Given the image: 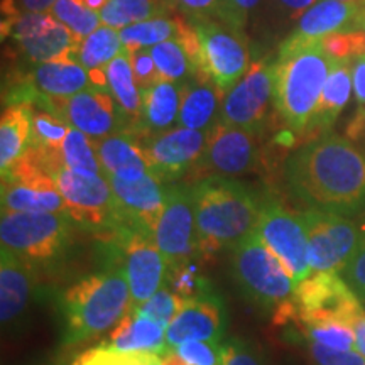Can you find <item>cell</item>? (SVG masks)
Returning a JSON list of instances; mask_svg holds the SVG:
<instances>
[{
	"mask_svg": "<svg viewBox=\"0 0 365 365\" xmlns=\"http://www.w3.org/2000/svg\"><path fill=\"white\" fill-rule=\"evenodd\" d=\"M56 2L58 0H19V4H16V6L26 14H46L51 12Z\"/></svg>",
	"mask_w": 365,
	"mask_h": 365,
	"instance_id": "db71d44e",
	"label": "cell"
},
{
	"mask_svg": "<svg viewBox=\"0 0 365 365\" xmlns=\"http://www.w3.org/2000/svg\"><path fill=\"white\" fill-rule=\"evenodd\" d=\"M365 2H341V0H319L299 17L296 33L307 38H323L333 33L359 31V21Z\"/></svg>",
	"mask_w": 365,
	"mask_h": 365,
	"instance_id": "d4e9b609",
	"label": "cell"
},
{
	"mask_svg": "<svg viewBox=\"0 0 365 365\" xmlns=\"http://www.w3.org/2000/svg\"><path fill=\"white\" fill-rule=\"evenodd\" d=\"M34 287V264L11 250H0V319L12 325L24 314Z\"/></svg>",
	"mask_w": 365,
	"mask_h": 365,
	"instance_id": "7402d4cb",
	"label": "cell"
},
{
	"mask_svg": "<svg viewBox=\"0 0 365 365\" xmlns=\"http://www.w3.org/2000/svg\"><path fill=\"white\" fill-rule=\"evenodd\" d=\"M352 80L357 103L365 108V54L355 58L352 61Z\"/></svg>",
	"mask_w": 365,
	"mask_h": 365,
	"instance_id": "816d5d0a",
	"label": "cell"
},
{
	"mask_svg": "<svg viewBox=\"0 0 365 365\" xmlns=\"http://www.w3.org/2000/svg\"><path fill=\"white\" fill-rule=\"evenodd\" d=\"M198 255L234 249L255 232L264 202L230 178L210 176L193 185Z\"/></svg>",
	"mask_w": 365,
	"mask_h": 365,
	"instance_id": "3957f363",
	"label": "cell"
},
{
	"mask_svg": "<svg viewBox=\"0 0 365 365\" xmlns=\"http://www.w3.org/2000/svg\"><path fill=\"white\" fill-rule=\"evenodd\" d=\"M107 180L115 195L120 227L154 237L166 203V188L163 181L153 175H145L137 181H124L117 176H107Z\"/></svg>",
	"mask_w": 365,
	"mask_h": 365,
	"instance_id": "d6986e66",
	"label": "cell"
},
{
	"mask_svg": "<svg viewBox=\"0 0 365 365\" xmlns=\"http://www.w3.org/2000/svg\"><path fill=\"white\" fill-rule=\"evenodd\" d=\"M181 105V83L159 80L143 90V110L135 134L148 137L170 130L178 122Z\"/></svg>",
	"mask_w": 365,
	"mask_h": 365,
	"instance_id": "4316f807",
	"label": "cell"
},
{
	"mask_svg": "<svg viewBox=\"0 0 365 365\" xmlns=\"http://www.w3.org/2000/svg\"><path fill=\"white\" fill-rule=\"evenodd\" d=\"M294 307L301 327L318 323H344L349 325L364 312V304L335 272H312L294 287Z\"/></svg>",
	"mask_w": 365,
	"mask_h": 365,
	"instance_id": "ba28073f",
	"label": "cell"
},
{
	"mask_svg": "<svg viewBox=\"0 0 365 365\" xmlns=\"http://www.w3.org/2000/svg\"><path fill=\"white\" fill-rule=\"evenodd\" d=\"M286 181L312 208L354 215L365 208V153L345 137L325 135L289 158Z\"/></svg>",
	"mask_w": 365,
	"mask_h": 365,
	"instance_id": "6da1fadb",
	"label": "cell"
},
{
	"mask_svg": "<svg viewBox=\"0 0 365 365\" xmlns=\"http://www.w3.org/2000/svg\"><path fill=\"white\" fill-rule=\"evenodd\" d=\"M71 217L68 213L2 212L0 244L31 264H46L68 247Z\"/></svg>",
	"mask_w": 365,
	"mask_h": 365,
	"instance_id": "52a82bcc",
	"label": "cell"
},
{
	"mask_svg": "<svg viewBox=\"0 0 365 365\" xmlns=\"http://www.w3.org/2000/svg\"><path fill=\"white\" fill-rule=\"evenodd\" d=\"M173 293L185 299H195L200 296L210 294V282L200 274L198 267L190 264V261L168 267L166 282H164Z\"/></svg>",
	"mask_w": 365,
	"mask_h": 365,
	"instance_id": "f35d334b",
	"label": "cell"
},
{
	"mask_svg": "<svg viewBox=\"0 0 365 365\" xmlns=\"http://www.w3.org/2000/svg\"><path fill=\"white\" fill-rule=\"evenodd\" d=\"M108 346L124 352H149L164 355L170 350L166 328L156 319L145 317L137 308H130L117 323L107 341Z\"/></svg>",
	"mask_w": 365,
	"mask_h": 365,
	"instance_id": "cb8c5ba5",
	"label": "cell"
},
{
	"mask_svg": "<svg viewBox=\"0 0 365 365\" xmlns=\"http://www.w3.org/2000/svg\"><path fill=\"white\" fill-rule=\"evenodd\" d=\"M360 301H362V304H364V308H365V298H364V299H360Z\"/></svg>",
	"mask_w": 365,
	"mask_h": 365,
	"instance_id": "6125c7cd",
	"label": "cell"
},
{
	"mask_svg": "<svg viewBox=\"0 0 365 365\" xmlns=\"http://www.w3.org/2000/svg\"><path fill=\"white\" fill-rule=\"evenodd\" d=\"M59 304L65 344L76 345L97 339L125 317L132 308L130 287L120 269H107L68 287Z\"/></svg>",
	"mask_w": 365,
	"mask_h": 365,
	"instance_id": "277c9868",
	"label": "cell"
},
{
	"mask_svg": "<svg viewBox=\"0 0 365 365\" xmlns=\"http://www.w3.org/2000/svg\"><path fill=\"white\" fill-rule=\"evenodd\" d=\"M161 365H188V364H186L181 355L176 352V349H170L161 359Z\"/></svg>",
	"mask_w": 365,
	"mask_h": 365,
	"instance_id": "9f6ffc18",
	"label": "cell"
},
{
	"mask_svg": "<svg viewBox=\"0 0 365 365\" xmlns=\"http://www.w3.org/2000/svg\"><path fill=\"white\" fill-rule=\"evenodd\" d=\"M54 180L71 220L102 235L120 227L115 195L107 176H83L63 166Z\"/></svg>",
	"mask_w": 365,
	"mask_h": 365,
	"instance_id": "30bf717a",
	"label": "cell"
},
{
	"mask_svg": "<svg viewBox=\"0 0 365 365\" xmlns=\"http://www.w3.org/2000/svg\"><path fill=\"white\" fill-rule=\"evenodd\" d=\"M276 2L282 11L289 14L291 19H296V17L303 16L309 7H313L319 0H276Z\"/></svg>",
	"mask_w": 365,
	"mask_h": 365,
	"instance_id": "f5cc1de1",
	"label": "cell"
},
{
	"mask_svg": "<svg viewBox=\"0 0 365 365\" xmlns=\"http://www.w3.org/2000/svg\"><path fill=\"white\" fill-rule=\"evenodd\" d=\"M308 340L333 350H355V333L352 327L344 323H318V325L304 327Z\"/></svg>",
	"mask_w": 365,
	"mask_h": 365,
	"instance_id": "b9f144b4",
	"label": "cell"
},
{
	"mask_svg": "<svg viewBox=\"0 0 365 365\" xmlns=\"http://www.w3.org/2000/svg\"><path fill=\"white\" fill-rule=\"evenodd\" d=\"M170 11L173 7L168 0H110L100 12V19L105 26L120 31L137 22L163 17Z\"/></svg>",
	"mask_w": 365,
	"mask_h": 365,
	"instance_id": "1f68e13d",
	"label": "cell"
},
{
	"mask_svg": "<svg viewBox=\"0 0 365 365\" xmlns=\"http://www.w3.org/2000/svg\"><path fill=\"white\" fill-rule=\"evenodd\" d=\"M29 81L39 97L51 98L71 97L93 86L90 71L76 58L41 63L29 75Z\"/></svg>",
	"mask_w": 365,
	"mask_h": 365,
	"instance_id": "484cf974",
	"label": "cell"
},
{
	"mask_svg": "<svg viewBox=\"0 0 365 365\" xmlns=\"http://www.w3.org/2000/svg\"><path fill=\"white\" fill-rule=\"evenodd\" d=\"M63 164L73 173L83 176H105L93 139L78 129L70 127L68 137L61 148Z\"/></svg>",
	"mask_w": 365,
	"mask_h": 365,
	"instance_id": "836d02e7",
	"label": "cell"
},
{
	"mask_svg": "<svg viewBox=\"0 0 365 365\" xmlns=\"http://www.w3.org/2000/svg\"><path fill=\"white\" fill-rule=\"evenodd\" d=\"M2 212L66 213V208L56 180L44 173H33L2 182Z\"/></svg>",
	"mask_w": 365,
	"mask_h": 365,
	"instance_id": "44dd1931",
	"label": "cell"
},
{
	"mask_svg": "<svg viewBox=\"0 0 365 365\" xmlns=\"http://www.w3.org/2000/svg\"><path fill=\"white\" fill-rule=\"evenodd\" d=\"M70 125L63 118L51 112H33V125H31V144L36 148L61 149L65 144Z\"/></svg>",
	"mask_w": 365,
	"mask_h": 365,
	"instance_id": "ab89813d",
	"label": "cell"
},
{
	"mask_svg": "<svg viewBox=\"0 0 365 365\" xmlns=\"http://www.w3.org/2000/svg\"><path fill=\"white\" fill-rule=\"evenodd\" d=\"M33 107L9 105L0 120V171L7 173L24 156L31 144Z\"/></svg>",
	"mask_w": 365,
	"mask_h": 365,
	"instance_id": "f1b7e54d",
	"label": "cell"
},
{
	"mask_svg": "<svg viewBox=\"0 0 365 365\" xmlns=\"http://www.w3.org/2000/svg\"><path fill=\"white\" fill-rule=\"evenodd\" d=\"M93 143L105 176H117L124 181H137L145 175H150L140 135L124 130L105 139L93 140Z\"/></svg>",
	"mask_w": 365,
	"mask_h": 365,
	"instance_id": "603a6c76",
	"label": "cell"
},
{
	"mask_svg": "<svg viewBox=\"0 0 365 365\" xmlns=\"http://www.w3.org/2000/svg\"><path fill=\"white\" fill-rule=\"evenodd\" d=\"M105 71H107L108 91L115 98L124 115L129 118L130 132L135 134L140 110H143V91L139 90V86L135 83L129 49H122L120 54L108 63Z\"/></svg>",
	"mask_w": 365,
	"mask_h": 365,
	"instance_id": "f546056e",
	"label": "cell"
},
{
	"mask_svg": "<svg viewBox=\"0 0 365 365\" xmlns=\"http://www.w3.org/2000/svg\"><path fill=\"white\" fill-rule=\"evenodd\" d=\"M173 11H180L190 19H205L217 17L220 11L222 0H168Z\"/></svg>",
	"mask_w": 365,
	"mask_h": 365,
	"instance_id": "f907efd6",
	"label": "cell"
},
{
	"mask_svg": "<svg viewBox=\"0 0 365 365\" xmlns=\"http://www.w3.org/2000/svg\"><path fill=\"white\" fill-rule=\"evenodd\" d=\"M355 333V350L365 357V309L350 323Z\"/></svg>",
	"mask_w": 365,
	"mask_h": 365,
	"instance_id": "11a10c76",
	"label": "cell"
},
{
	"mask_svg": "<svg viewBox=\"0 0 365 365\" xmlns=\"http://www.w3.org/2000/svg\"><path fill=\"white\" fill-rule=\"evenodd\" d=\"M71 365H161V357L149 352H124L103 344L80 354Z\"/></svg>",
	"mask_w": 365,
	"mask_h": 365,
	"instance_id": "74e56055",
	"label": "cell"
},
{
	"mask_svg": "<svg viewBox=\"0 0 365 365\" xmlns=\"http://www.w3.org/2000/svg\"><path fill=\"white\" fill-rule=\"evenodd\" d=\"M333 59L319 38L294 33L274 63V110L293 132L313 130L323 86Z\"/></svg>",
	"mask_w": 365,
	"mask_h": 365,
	"instance_id": "7a4b0ae2",
	"label": "cell"
},
{
	"mask_svg": "<svg viewBox=\"0 0 365 365\" xmlns=\"http://www.w3.org/2000/svg\"><path fill=\"white\" fill-rule=\"evenodd\" d=\"M120 39L127 49H140L153 48L164 41L173 39L178 36V17L168 19V17H156L137 22V24L127 26L118 31Z\"/></svg>",
	"mask_w": 365,
	"mask_h": 365,
	"instance_id": "d590c367",
	"label": "cell"
},
{
	"mask_svg": "<svg viewBox=\"0 0 365 365\" xmlns=\"http://www.w3.org/2000/svg\"><path fill=\"white\" fill-rule=\"evenodd\" d=\"M220 97H225V93H222L212 80L203 76L182 81L178 124L191 130L208 132L217 117Z\"/></svg>",
	"mask_w": 365,
	"mask_h": 365,
	"instance_id": "83f0119b",
	"label": "cell"
},
{
	"mask_svg": "<svg viewBox=\"0 0 365 365\" xmlns=\"http://www.w3.org/2000/svg\"><path fill=\"white\" fill-rule=\"evenodd\" d=\"M122 49L124 43L120 39V33L113 27L100 26L95 33L83 39L76 59L88 71H105L108 63L118 56Z\"/></svg>",
	"mask_w": 365,
	"mask_h": 365,
	"instance_id": "d6a6232c",
	"label": "cell"
},
{
	"mask_svg": "<svg viewBox=\"0 0 365 365\" xmlns=\"http://www.w3.org/2000/svg\"><path fill=\"white\" fill-rule=\"evenodd\" d=\"M271 105L274 107V63L261 59L227 91L217 120L259 135L266 127Z\"/></svg>",
	"mask_w": 365,
	"mask_h": 365,
	"instance_id": "5bb4252c",
	"label": "cell"
},
{
	"mask_svg": "<svg viewBox=\"0 0 365 365\" xmlns=\"http://www.w3.org/2000/svg\"><path fill=\"white\" fill-rule=\"evenodd\" d=\"M176 352L188 365H222V341L186 340Z\"/></svg>",
	"mask_w": 365,
	"mask_h": 365,
	"instance_id": "ee69618b",
	"label": "cell"
},
{
	"mask_svg": "<svg viewBox=\"0 0 365 365\" xmlns=\"http://www.w3.org/2000/svg\"><path fill=\"white\" fill-rule=\"evenodd\" d=\"M207 132L176 127L161 134L143 137V148L150 175L158 180L173 181L195 170L202 158Z\"/></svg>",
	"mask_w": 365,
	"mask_h": 365,
	"instance_id": "ac0fdd59",
	"label": "cell"
},
{
	"mask_svg": "<svg viewBox=\"0 0 365 365\" xmlns=\"http://www.w3.org/2000/svg\"><path fill=\"white\" fill-rule=\"evenodd\" d=\"M34 107L54 113L73 129L81 130L93 140L130 130L129 118L120 110L110 91L95 86L66 98L39 97Z\"/></svg>",
	"mask_w": 365,
	"mask_h": 365,
	"instance_id": "9c48e42d",
	"label": "cell"
},
{
	"mask_svg": "<svg viewBox=\"0 0 365 365\" xmlns=\"http://www.w3.org/2000/svg\"><path fill=\"white\" fill-rule=\"evenodd\" d=\"M359 31H365V9H364L362 16H360V21H359Z\"/></svg>",
	"mask_w": 365,
	"mask_h": 365,
	"instance_id": "91938a15",
	"label": "cell"
},
{
	"mask_svg": "<svg viewBox=\"0 0 365 365\" xmlns=\"http://www.w3.org/2000/svg\"><path fill=\"white\" fill-rule=\"evenodd\" d=\"M303 217L312 272H344L359 245L360 228L350 218L322 210L309 208Z\"/></svg>",
	"mask_w": 365,
	"mask_h": 365,
	"instance_id": "4fadbf2b",
	"label": "cell"
},
{
	"mask_svg": "<svg viewBox=\"0 0 365 365\" xmlns=\"http://www.w3.org/2000/svg\"><path fill=\"white\" fill-rule=\"evenodd\" d=\"M193 186L171 185L166 188V203L159 217L154 242L166 259L168 267L198 255Z\"/></svg>",
	"mask_w": 365,
	"mask_h": 365,
	"instance_id": "9a60e30c",
	"label": "cell"
},
{
	"mask_svg": "<svg viewBox=\"0 0 365 365\" xmlns=\"http://www.w3.org/2000/svg\"><path fill=\"white\" fill-rule=\"evenodd\" d=\"M341 2H365V0H341Z\"/></svg>",
	"mask_w": 365,
	"mask_h": 365,
	"instance_id": "94428289",
	"label": "cell"
},
{
	"mask_svg": "<svg viewBox=\"0 0 365 365\" xmlns=\"http://www.w3.org/2000/svg\"><path fill=\"white\" fill-rule=\"evenodd\" d=\"M108 269H120L129 282L132 307L148 301L166 282L168 262L153 235L120 227L102 235Z\"/></svg>",
	"mask_w": 365,
	"mask_h": 365,
	"instance_id": "8992f818",
	"label": "cell"
},
{
	"mask_svg": "<svg viewBox=\"0 0 365 365\" xmlns=\"http://www.w3.org/2000/svg\"><path fill=\"white\" fill-rule=\"evenodd\" d=\"M222 365H264L261 354L249 341L232 339L222 344Z\"/></svg>",
	"mask_w": 365,
	"mask_h": 365,
	"instance_id": "7dc6e473",
	"label": "cell"
},
{
	"mask_svg": "<svg viewBox=\"0 0 365 365\" xmlns=\"http://www.w3.org/2000/svg\"><path fill=\"white\" fill-rule=\"evenodd\" d=\"M365 129V108L360 107L359 108V115L354 118L352 122V127H350V132H352L354 135H357L360 130Z\"/></svg>",
	"mask_w": 365,
	"mask_h": 365,
	"instance_id": "680465c9",
	"label": "cell"
},
{
	"mask_svg": "<svg viewBox=\"0 0 365 365\" xmlns=\"http://www.w3.org/2000/svg\"><path fill=\"white\" fill-rule=\"evenodd\" d=\"M319 39L333 59H355L365 54V31L333 33Z\"/></svg>",
	"mask_w": 365,
	"mask_h": 365,
	"instance_id": "7bdbcfd3",
	"label": "cell"
},
{
	"mask_svg": "<svg viewBox=\"0 0 365 365\" xmlns=\"http://www.w3.org/2000/svg\"><path fill=\"white\" fill-rule=\"evenodd\" d=\"M2 34L12 36L21 51L31 61L48 63L63 58H76L81 41L49 14H19Z\"/></svg>",
	"mask_w": 365,
	"mask_h": 365,
	"instance_id": "e0dca14e",
	"label": "cell"
},
{
	"mask_svg": "<svg viewBox=\"0 0 365 365\" xmlns=\"http://www.w3.org/2000/svg\"><path fill=\"white\" fill-rule=\"evenodd\" d=\"M227 318L222 299L215 294H205L188 299L175 322L166 328V341L176 349L186 340L222 341Z\"/></svg>",
	"mask_w": 365,
	"mask_h": 365,
	"instance_id": "ffe728a7",
	"label": "cell"
},
{
	"mask_svg": "<svg viewBox=\"0 0 365 365\" xmlns=\"http://www.w3.org/2000/svg\"><path fill=\"white\" fill-rule=\"evenodd\" d=\"M149 51L154 63H156L161 80L182 83V81L193 78V76H198L193 65H191L185 46H182L178 36L153 46V48H149Z\"/></svg>",
	"mask_w": 365,
	"mask_h": 365,
	"instance_id": "e575fe53",
	"label": "cell"
},
{
	"mask_svg": "<svg viewBox=\"0 0 365 365\" xmlns=\"http://www.w3.org/2000/svg\"><path fill=\"white\" fill-rule=\"evenodd\" d=\"M186 301L188 299L181 298V296L173 293L170 287L164 284L161 289L150 296L148 301H144V303L139 304V307H132V308H137L140 313H144L145 317L156 319V322L161 323L164 328H168L173 322H175L178 314L181 313V309L186 304Z\"/></svg>",
	"mask_w": 365,
	"mask_h": 365,
	"instance_id": "60d3db41",
	"label": "cell"
},
{
	"mask_svg": "<svg viewBox=\"0 0 365 365\" xmlns=\"http://www.w3.org/2000/svg\"><path fill=\"white\" fill-rule=\"evenodd\" d=\"M130 51V63L132 70H134L135 83L139 86V90L143 91L154 83H158L161 80L159 71L154 63L153 56H150L149 48H140V49H129Z\"/></svg>",
	"mask_w": 365,
	"mask_h": 365,
	"instance_id": "c3c4849f",
	"label": "cell"
},
{
	"mask_svg": "<svg viewBox=\"0 0 365 365\" xmlns=\"http://www.w3.org/2000/svg\"><path fill=\"white\" fill-rule=\"evenodd\" d=\"M352 61L354 59H335L333 61L325 86H323L322 98H319L313 130L328 129L344 110L345 105L349 103L350 93L354 90Z\"/></svg>",
	"mask_w": 365,
	"mask_h": 365,
	"instance_id": "4dcf8cb0",
	"label": "cell"
},
{
	"mask_svg": "<svg viewBox=\"0 0 365 365\" xmlns=\"http://www.w3.org/2000/svg\"><path fill=\"white\" fill-rule=\"evenodd\" d=\"M259 2L261 0H222L217 19L237 34H242L244 27L247 26L250 12L259 6Z\"/></svg>",
	"mask_w": 365,
	"mask_h": 365,
	"instance_id": "f6af8a7d",
	"label": "cell"
},
{
	"mask_svg": "<svg viewBox=\"0 0 365 365\" xmlns=\"http://www.w3.org/2000/svg\"><path fill=\"white\" fill-rule=\"evenodd\" d=\"M312 357L317 365H365V357L357 350H333L309 341Z\"/></svg>",
	"mask_w": 365,
	"mask_h": 365,
	"instance_id": "681fc988",
	"label": "cell"
},
{
	"mask_svg": "<svg viewBox=\"0 0 365 365\" xmlns=\"http://www.w3.org/2000/svg\"><path fill=\"white\" fill-rule=\"evenodd\" d=\"M232 274L245 298L262 309H277L294 294V281L255 232L232 249Z\"/></svg>",
	"mask_w": 365,
	"mask_h": 365,
	"instance_id": "5b68a950",
	"label": "cell"
},
{
	"mask_svg": "<svg viewBox=\"0 0 365 365\" xmlns=\"http://www.w3.org/2000/svg\"><path fill=\"white\" fill-rule=\"evenodd\" d=\"M346 284L352 287V291L360 299L365 298V220L360 227V240L357 249L350 259L349 266L341 272Z\"/></svg>",
	"mask_w": 365,
	"mask_h": 365,
	"instance_id": "bcb514c9",
	"label": "cell"
},
{
	"mask_svg": "<svg viewBox=\"0 0 365 365\" xmlns=\"http://www.w3.org/2000/svg\"><path fill=\"white\" fill-rule=\"evenodd\" d=\"M76 2L81 4V6L90 9V11H93V12H102L103 7L107 6L110 0H76Z\"/></svg>",
	"mask_w": 365,
	"mask_h": 365,
	"instance_id": "6f0895ef",
	"label": "cell"
},
{
	"mask_svg": "<svg viewBox=\"0 0 365 365\" xmlns=\"http://www.w3.org/2000/svg\"><path fill=\"white\" fill-rule=\"evenodd\" d=\"M255 234L293 277L294 284L312 274L308 259V230L303 213H293L276 202L262 205Z\"/></svg>",
	"mask_w": 365,
	"mask_h": 365,
	"instance_id": "7c38bea8",
	"label": "cell"
},
{
	"mask_svg": "<svg viewBox=\"0 0 365 365\" xmlns=\"http://www.w3.org/2000/svg\"><path fill=\"white\" fill-rule=\"evenodd\" d=\"M51 16L66 26L81 43L91 33H95L102 22L100 14L83 7L76 0H58L51 9Z\"/></svg>",
	"mask_w": 365,
	"mask_h": 365,
	"instance_id": "8d00e7d4",
	"label": "cell"
},
{
	"mask_svg": "<svg viewBox=\"0 0 365 365\" xmlns=\"http://www.w3.org/2000/svg\"><path fill=\"white\" fill-rule=\"evenodd\" d=\"M200 39L202 73L227 93L239 83L250 68L249 51L244 39L225 24H218L210 17L190 19Z\"/></svg>",
	"mask_w": 365,
	"mask_h": 365,
	"instance_id": "8fae6325",
	"label": "cell"
},
{
	"mask_svg": "<svg viewBox=\"0 0 365 365\" xmlns=\"http://www.w3.org/2000/svg\"><path fill=\"white\" fill-rule=\"evenodd\" d=\"M255 134L240 127L215 122L207 132V144L195 171L210 176H240L255 170L259 144Z\"/></svg>",
	"mask_w": 365,
	"mask_h": 365,
	"instance_id": "2e32d148",
	"label": "cell"
}]
</instances>
